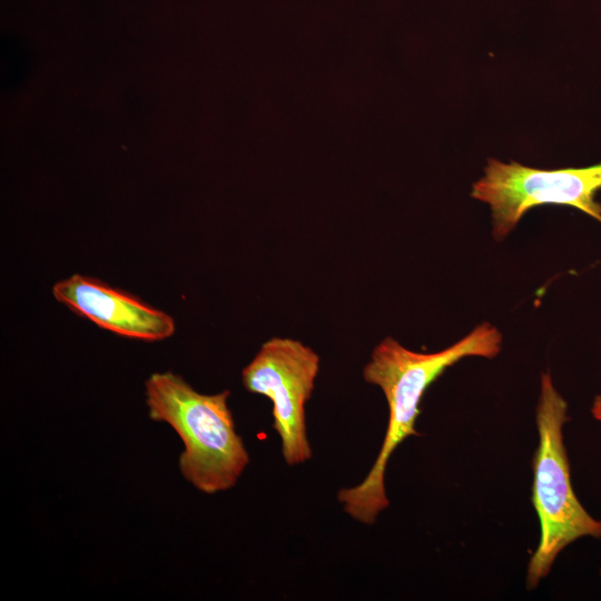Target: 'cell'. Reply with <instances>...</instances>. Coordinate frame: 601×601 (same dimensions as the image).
<instances>
[{
    "instance_id": "cell-1",
    "label": "cell",
    "mask_w": 601,
    "mask_h": 601,
    "mask_svg": "<svg viewBox=\"0 0 601 601\" xmlns=\"http://www.w3.org/2000/svg\"><path fill=\"white\" fill-rule=\"evenodd\" d=\"M502 342L500 329L484 322L456 343L434 353L414 352L391 336L377 344L363 368V377L382 390L388 405V424L381 451L365 479L337 493L345 513L366 525L376 522L390 505L384 481L391 455L405 439L421 436L415 422L427 387L462 358L496 357Z\"/></svg>"
},
{
    "instance_id": "cell-2",
    "label": "cell",
    "mask_w": 601,
    "mask_h": 601,
    "mask_svg": "<svg viewBox=\"0 0 601 601\" xmlns=\"http://www.w3.org/2000/svg\"><path fill=\"white\" fill-rule=\"evenodd\" d=\"M230 392H197L173 372L154 373L146 382L149 417L169 424L181 439L183 476L197 490L214 494L231 489L249 463V454L228 407Z\"/></svg>"
},
{
    "instance_id": "cell-3",
    "label": "cell",
    "mask_w": 601,
    "mask_h": 601,
    "mask_svg": "<svg viewBox=\"0 0 601 601\" xmlns=\"http://www.w3.org/2000/svg\"><path fill=\"white\" fill-rule=\"evenodd\" d=\"M568 403L549 372L541 374L535 421L532 503L540 522L539 544L530 559L526 588L535 589L551 571L560 552L583 536L601 538V520L591 516L574 494L563 442Z\"/></svg>"
},
{
    "instance_id": "cell-4",
    "label": "cell",
    "mask_w": 601,
    "mask_h": 601,
    "mask_svg": "<svg viewBox=\"0 0 601 601\" xmlns=\"http://www.w3.org/2000/svg\"><path fill=\"white\" fill-rule=\"evenodd\" d=\"M600 189L601 162L549 170L489 158L471 197L490 206L492 235L501 242L524 214L540 205L572 206L601 223V204L595 200Z\"/></svg>"
},
{
    "instance_id": "cell-5",
    "label": "cell",
    "mask_w": 601,
    "mask_h": 601,
    "mask_svg": "<svg viewBox=\"0 0 601 601\" xmlns=\"http://www.w3.org/2000/svg\"><path fill=\"white\" fill-rule=\"evenodd\" d=\"M318 371L319 356L312 347L294 338L272 337L242 373L248 392L272 402V425L279 436L283 459L290 466L312 457L305 405Z\"/></svg>"
},
{
    "instance_id": "cell-6",
    "label": "cell",
    "mask_w": 601,
    "mask_h": 601,
    "mask_svg": "<svg viewBox=\"0 0 601 601\" xmlns=\"http://www.w3.org/2000/svg\"><path fill=\"white\" fill-rule=\"evenodd\" d=\"M53 297L72 312L118 335L162 341L175 333V321L136 296L80 274L57 282Z\"/></svg>"
},
{
    "instance_id": "cell-7",
    "label": "cell",
    "mask_w": 601,
    "mask_h": 601,
    "mask_svg": "<svg viewBox=\"0 0 601 601\" xmlns=\"http://www.w3.org/2000/svg\"><path fill=\"white\" fill-rule=\"evenodd\" d=\"M591 413L597 421L601 422V395L594 398Z\"/></svg>"
},
{
    "instance_id": "cell-8",
    "label": "cell",
    "mask_w": 601,
    "mask_h": 601,
    "mask_svg": "<svg viewBox=\"0 0 601 601\" xmlns=\"http://www.w3.org/2000/svg\"><path fill=\"white\" fill-rule=\"evenodd\" d=\"M601 573V572H600Z\"/></svg>"
}]
</instances>
